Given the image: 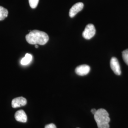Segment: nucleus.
Returning <instances> with one entry per match:
<instances>
[{
  "label": "nucleus",
  "instance_id": "423d86ee",
  "mask_svg": "<svg viewBox=\"0 0 128 128\" xmlns=\"http://www.w3.org/2000/svg\"><path fill=\"white\" fill-rule=\"evenodd\" d=\"M90 71V68L87 64H82L78 66L75 69V72L78 76H84L87 74Z\"/></svg>",
  "mask_w": 128,
  "mask_h": 128
},
{
  "label": "nucleus",
  "instance_id": "2eb2a0df",
  "mask_svg": "<svg viewBox=\"0 0 128 128\" xmlns=\"http://www.w3.org/2000/svg\"><path fill=\"white\" fill-rule=\"evenodd\" d=\"M35 45V48H38V45Z\"/></svg>",
  "mask_w": 128,
  "mask_h": 128
},
{
  "label": "nucleus",
  "instance_id": "0eeeda50",
  "mask_svg": "<svg viewBox=\"0 0 128 128\" xmlns=\"http://www.w3.org/2000/svg\"><path fill=\"white\" fill-rule=\"evenodd\" d=\"M27 100L23 97H18L14 99L12 102V107L14 108L25 106L27 104Z\"/></svg>",
  "mask_w": 128,
  "mask_h": 128
},
{
  "label": "nucleus",
  "instance_id": "f03ea898",
  "mask_svg": "<svg viewBox=\"0 0 128 128\" xmlns=\"http://www.w3.org/2000/svg\"><path fill=\"white\" fill-rule=\"evenodd\" d=\"M94 118L98 128H109L110 118L108 112L104 109L97 110L94 114Z\"/></svg>",
  "mask_w": 128,
  "mask_h": 128
},
{
  "label": "nucleus",
  "instance_id": "39448f33",
  "mask_svg": "<svg viewBox=\"0 0 128 128\" xmlns=\"http://www.w3.org/2000/svg\"><path fill=\"white\" fill-rule=\"evenodd\" d=\"M84 5L82 2H78L74 5L69 10V15L70 17L73 18L79 12L81 11L84 8Z\"/></svg>",
  "mask_w": 128,
  "mask_h": 128
},
{
  "label": "nucleus",
  "instance_id": "dca6fc26",
  "mask_svg": "<svg viewBox=\"0 0 128 128\" xmlns=\"http://www.w3.org/2000/svg\"></svg>",
  "mask_w": 128,
  "mask_h": 128
},
{
  "label": "nucleus",
  "instance_id": "4468645a",
  "mask_svg": "<svg viewBox=\"0 0 128 128\" xmlns=\"http://www.w3.org/2000/svg\"><path fill=\"white\" fill-rule=\"evenodd\" d=\"M91 111L92 113L94 115V114H95V113L97 111V110H96V109H92Z\"/></svg>",
  "mask_w": 128,
  "mask_h": 128
},
{
  "label": "nucleus",
  "instance_id": "9b49d317",
  "mask_svg": "<svg viewBox=\"0 0 128 128\" xmlns=\"http://www.w3.org/2000/svg\"><path fill=\"white\" fill-rule=\"evenodd\" d=\"M122 56L124 62L128 65V49L122 51Z\"/></svg>",
  "mask_w": 128,
  "mask_h": 128
},
{
  "label": "nucleus",
  "instance_id": "9d476101",
  "mask_svg": "<svg viewBox=\"0 0 128 128\" xmlns=\"http://www.w3.org/2000/svg\"><path fill=\"white\" fill-rule=\"evenodd\" d=\"M8 15V10L0 6V21L4 20Z\"/></svg>",
  "mask_w": 128,
  "mask_h": 128
},
{
  "label": "nucleus",
  "instance_id": "7ed1b4c3",
  "mask_svg": "<svg viewBox=\"0 0 128 128\" xmlns=\"http://www.w3.org/2000/svg\"><path fill=\"white\" fill-rule=\"evenodd\" d=\"M96 33V30L94 25L92 24H89L82 32V37L86 40H90L95 35Z\"/></svg>",
  "mask_w": 128,
  "mask_h": 128
},
{
  "label": "nucleus",
  "instance_id": "f257e3e1",
  "mask_svg": "<svg viewBox=\"0 0 128 128\" xmlns=\"http://www.w3.org/2000/svg\"><path fill=\"white\" fill-rule=\"evenodd\" d=\"M26 40L29 44L32 45H44L48 41L49 37L45 32L33 30L26 36Z\"/></svg>",
  "mask_w": 128,
  "mask_h": 128
},
{
  "label": "nucleus",
  "instance_id": "ddd939ff",
  "mask_svg": "<svg viewBox=\"0 0 128 128\" xmlns=\"http://www.w3.org/2000/svg\"><path fill=\"white\" fill-rule=\"evenodd\" d=\"M45 128H56V127L54 124H50L46 125Z\"/></svg>",
  "mask_w": 128,
  "mask_h": 128
},
{
  "label": "nucleus",
  "instance_id": "f8f14e48",
  "mask_svg": "<svg viewBox=\"0 0 128 128\" xmlns=\"http://www.w3.org/2000/svg\"><path fill=\"white\" fill-rule=\"evenodd\" d=\"M29 4L32 9L36 8L38 5L39 0H28Z\"/></svg>",
  "mask_w": 128,
  "mask_h": 128
},
{
  "label": "nucleus",
  "instance_id": "1a4fd4ad",
  "mask_svg": "<svg viewBox=\"0 0 128 128\" xmlns=\"http://www.w3.org/2000/svg\"><path fill=\"white\" fill-rule=\"evenodd\" d=\"M32 58V56L30 54L27 53L25 55V56L22 60L20 61V63L23 66L27 65L31 62Z\"/></svg>",
  "mask_w": 128,
  "mask_h": 128
},
{
  "label": "nucleus",
  "instance_id": "6e6552de",
  "mask_svg": "<svg viewBox=\"0 0 128 128\" xmlns=\"http://www.w3.org/2000/svg\"><path fill=\"white\" fill-rule=\"evenodd\" d=\"M15 118L17 121L21 122H26L27 121V116L22 110H18L15 113Z\"/></svg>",
  "mask_w": 128,
  "mask_h": 128
},
{
  "label": "nucleus",
  "instance_id": "20e7f679",
  "mask_svg": "<svg viewBox=\"0 0 128 128\" xmlns=\"http://www.w3.org/2000/svg\"><path fill=\"white\" fill-rule=\"evenodd\" d=\"M110 66L115 74L120 76L122 73L120 65L117 58L112 57L110 61Z\"/></svg>",
  "mask_w": 128,
  "mask_h": 128
}]
</instances>
